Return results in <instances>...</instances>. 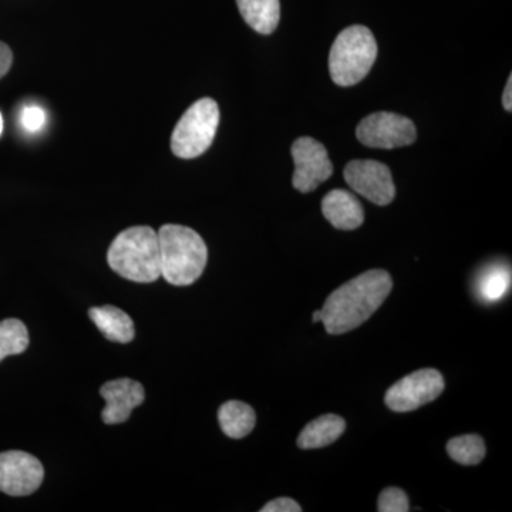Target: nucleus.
Returning <instances> with one entry per match:
<instances>
[{
	"label": "nucleus",
	"mask_w": 512,
	"mask_h": 512,
	"mask_svg": "<svg viewBox=\"0 0 512 512\" xmlns=\"http://www.w3.org/2000/svg\"><path fill=\"white\" fill-rule=\"evenodd\" d=\"M393 289V279L383 269H372L350 279L330 293L322 308V323L330 335H343L372 318Z\"/></svg>",
	"instance_id": "1"
},
{
	"label": "nucleus",
	"mask_w": 512,
	"mask_h": 512,
	"mask_svg": "<svg viewBox=\"0 0 512 512\" xmlns=\"http://www.w3.org/2000/svg\"><path fill=\"white\" fill-rule=\"evenodd\" d=\"M161 276L174 286H188L200 279L208 261V248L194 229L167 224L160 228Z\"/></svg>",
	"instance_id": "2"
},
{
	"label": "nucleus",
	"mask_w": 512,
	"mask_h": 512,
	"mask_svg": "<svg viewBox=\"0 0 512 512\" xmlns=\"http://www.w3.org/2000/svg\"><path fill=\"white\" fill-rule=\"evenodd\" d=\"M107 261L116 274L138 284H151L161 276L160 242L151 227H133L111 242Z\"/></svg>",
	"instance_id": "3"
},
{
	"label": "nucleus",
	"mask_w": 512,
	"mask_h": 512,
	"mask_svg": "<svg viewBox=\"0 0 512 512\" xmlns=\"http://www.w3.org/2000/svg\"><path fill=\"white\" fill-rule=\"evenodd\" d=\"M376 59L377 42L370 29L350 26L339 33L330 49V77L340 87L355 86L369 74Z\"/></svg>",
	"instance_id": "4"
},
{
	"label": "nucleus",
	"mask_w": 512,
	"mask_h": 512,
	"mask_svg": "<svg viewBox=\"0 0 512 512\" xmlns=\"http://www.w3.org/2000/svg\"><path fill=\"white\" fill-rule=\"evenodd\" d=\"M220 126V107L217 101L205 97L195 101L178 121L171 136L175 157L192 160L202 156L214 143Z\"/></svg>",
	"instance_id": "5"
},
{
	"label": "nucleus",
	"mask_w": 512,
	"mask_h": 512,
	"mask_svg": "<svg viewBox=\"0 0 512 512\" xmlns=\"http://www.w3.org/2000/svg\"><path fill=\"white\" fill-rule=\"evenodd\" d=\"M444 390L443 375L436 369L416 370L387 390L384 402L396 413L413 412L434 402Z\"/></svg>",
	"instance_id": "6"
},
{
	"label": "nucleus",
	"mask_w": 512,
	"mask_h": 512,
	"mask_svg": "<svg viewBox=\"0 0 512 512\" xmlns=\"http://www.w3.org/2000/svg\"><path fill=\"white\" fill-rule=\"evenodd\" d=\"M356 137L363 146L393 150L413 144L417 130L413 121L407 117L380 111L360 121Z\"/></svg>",
	"instance_id": "7"
},
{
	"label": "nucleus",
	"mask_w": 512,
	"mask_h": 512,
	"mask_svg": "<svg viewBox=\"0 0 512 512\" xmlns=\"http://www.w3.org/2000/svg\"><path fill=\"white\" fill-rule=\"evenodd\" d=\"M292 157L295 163L292 184L295 190L303 194L315 191L333 174L328 150L315 138H298L292 146Z\"/></svg>",
	"instance_id": "8"
},
{
	"label": "nucleus",
	"mask_w": 512,
	"mask_h": 512,
	"mask_svg": "<svg viewBox=\"0 0 512 512\" xmlns=\"http://www.w3.org/2000/svg\"><path fill=\"white\" fill-rule=\"evenodd\" d=\"M343 175L353 191L380 207L389 205L396 197L392 171L386 164L379 161H350Z\"/></svg>",
	"instance_id": "9"
},
{
	"label": "nucleus",
	"mask_w": 512,
	"mask_h": 512,
	"mask_svg": "<svg viewBox=\"0 0 512 512\" xmlns=\"http://www.w3.org/2000/svg\"><path fill=\"white\" fill-rule=\"evenodd\" d=\"M45 478V468L32 454L25 451L0 453V491L12 497H26L39 490Z\"/></svg>",
	"instance_id": "10"
},
{
	"label": "nucleus",
	"mask_w": 512,
	"mask_h": 512,
	"mask_svg": "<svg viewBox=\"0 0 512 512\" xmlns=\"http://www.w3.org/2000/svg\"><path fill=\"white\" fill-rule=\"evenodd\" d=\"M100 394L106 400L101 419L109 426L130 419L131 412L141 406L146 399L143 384L131 379H117L104 383Z\"/></svg>",
	"instance_id": "11"
},
{
	"label": "nucleus",
	"mask_w": 512,
	"mask_h": 512,
	"mask_svg": "<svg viewBox=\"0 0 512 512\" xmlns=\"http://www.w3.org/2000/svg\"><path fill=\"white\" fill-rule=\"evenodd\" d=\"M323 217L340 231H353L365 221V211L362 204L352 194L345 190H333L323 197Z\"/></svg>",
	"instance_id": "12"
},
{
	"label": "nucleus",
	"mask_w": 512,
	"mask_h": 512,
	"mask_svg": "<svg viewBox=\"0 0 512 512\" xmlns=\"http://www.w3.org/2000/svg\"><path fill=\"white\" fill-rule=\"evenodd\" d=\"M90 319L93 320L97 329L103 333L104 338L116 343H130L136 336L133 320L126 312L116 306H100L89 311Z\"/></svg>",
	"instance_id": "13"
},
{
	"label": "nucleus",
	"mask_w": 512,
	"mask_h": 512,
	"mask_svg": "<svg viewBox=\"0 0 512 512\" xmlns=\"http://www.w3.org/2000/svg\"><path fill=\"white\" fill-rule=\"evenodd\" d=\"M346 421L336 414H325L311 421L298 437L302 450H316L330 446L345 433Z\"/></svg>",
	"instance_id": "14"
},
{
	"label": "nucleus",
	"mask_w": 512,
	"mask_h": 512,
	"mask_svg": "<svg viewBox=\"0 0 512 512\" xmlns=\"http://www.w3.org/2000/svg\"><path fill=\"white\" fill-rule=\"evenodd\" d=\"M242 19L261 35H271L281 20L279 0H237Z\"/></svg>",
	"instance_id": "15"
},
{
	"label": "nucleus",
	"mask_w": 512,
	"mask_h": 512,
	"mask_svg": "<svg viewBox=\"0 0 512 512\" xmlns=\"http://www.w3.org/2000/svg\"><path fill=\"white\" fill-rule=\"evenodd\" d=\"M218 421L225 436L229 439H244L256 424L254 409L249 404L231 400L218 410Z\"/></svg>",
	"instance_id": "16"
},
{
	"label": "nucleus",
	"mask_w": 512,
	"mask_h": 512,
	"mask_svg": "<svg viewBox=\"0 0 512 512\" xmlns=\"http://www.w3.org/2000/svg\"><path fill=\"white\" fill-rule=\"evenodd\" d=\"M511 286V269L505 265L485 268L478 276L477 293L481 301L494 303L501 301Z\"/></svg>",
	"instance_id": "17"
},
{
	"label": "nucleus",
	"mask_w": 512,
	"mask_h": 512,
	"mask_svg": "<svg viewBox=\"0 0 512 512\" xmlns=\"http://www.w3.org/2000/svg\"><path fill=\"white\" fill-rule=\"evenodd\" d=\"M29 346V332L19 319L0 322V362L8 356L20 355Z\"/></svg>",
	"instance_id": "18"
},
{
	"label": "nucleus",
	"mask_w": 512,
	"mask_h": 512,
	"mask_svg": "<svg viewBox=\"0 0 512 512\" xmlns=\"http://www.w3.org/2000/svg\"><path fill=\"white\" fill-rule=\"evenodd\" d=\"M448 456L463 466H476L484 460L485 443L477 434L454 437L447 443Z\"/></svg>",
	"instance_id": "19"
},
{
	"label": "nucleus",
	"mask_w": 512,
	"mask_h": 512,
	"mask_svg": "<svg viewBox=\"0 0 512 512\" xmlns=\"http://www.w3.org/2000/svg\"><path fill=\"white\" fill-rule=\"evenodd\" d=\"M409 510V498L400 488L389 487L380 493L379 501H377V511L407 512Z\"/></svg>",
	"instance_id": "20"
},
{
	"label": "nucleus",
	"mask_w": 512,
	"mask_h": 512,
	"mask_svg": "<svg viewBox=\"0 0 512 512\" xmlns=\"http://www.w3.org/2000/svg\"><path fill=\"white\" fill-rule=\"evenodd\" d=\"M20 123L29 133H37L42 130L46 124V113L42 107L39 106H28L22 110L20 114Z\"/></svg>",
	"instance_id": "21"
},
{
	"label": "nucleus",
	"mask_w": 512,
	"mask_h": 512,
	"mask_svg": "<svg viewBox=\"0 0 512 512\" xmlns=\"http://www.w3.org/2000/svg\"><path fill=\"white\" fill-rule=\"evenodd\" d=\"M302 507L295 500L288 497L276 498L261 508V512H301Z\"/></svg>",
	"instance_id": "22"
},
{
	"label": "nucleus",
	"mask_w": 512,
	"mask_h": 512,
	"mask_svg": "<svg viewBox=\"0 0 512 512\" xmlns=\"http://www.w3.org/2000/svg\"><path fill=\"white\" fill-rule=\"evenodd\" d=\"M13 63V53L6 43L0 42V79L8 74Z\"/></svg>",
	"instance_id": "23"
},
{
	"label": "nucleus",
	"mask_w": 512,
	"mask_h": 512,
	"mask_svg": "<svg viewBox=\"0 0 512 512\" xmlns=\"http://www.w3.org/2000/svg\"><path fill=\"white\" fill-rule=\"evenodd\" d=\"M512 76L508 79L507 86H505L504 94H503V106L507 111L512 110Z\"/></svg>",
	"instance_id": "24"
},
{
	"label": "nucleus",
	"mask_w": 512,
	"mask_h": 512,
	"mask_svg": "<svg viewBox=\"0 0 512 512\" xmlns=\"http://www.w3.org/2000/svg\"><path fill=\"white\" fill-rule=\"evenodd\" d=\"M313 322H322V312L316 311L312 316Z\"/></svg>",
	"instance_id": "25"
},
{
	"label": "nucleus",
	"mask_w": 512,
	"mask_h": 512,
	"mask_svg": "<svg viewBox=\"0 0 512 512\" xmlns=\"http://www.w3.org/2000/svg\"><path fill=\"white\" fill-rule=\"evenodd\" d=\"M3 133V117L2 113H0V136H2Z\"/></svg>",
	"instance_id": "26"
}]
</instances>
